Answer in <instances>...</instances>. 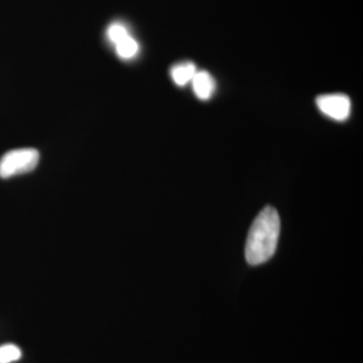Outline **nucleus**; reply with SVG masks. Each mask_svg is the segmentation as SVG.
<instances>
[{"label":"nucleus","mask_w":363,"mask_h":363,"mask_svg":"<svg viewBox=\"0 0 363 363\" xmlns=\"http://www.w3.org/2000/svg\"><path fill=\"white\" fill-rule=\"evenodd\" d=\"M281 219L274 207L267 206L253 220L245 245V259L250 266H259L274 257L278 247Z\"/></svg>","instance_id":"f257e3e1"},{"label":"nucleus","mask_w":363,"mask_h":363,"mask_svg":"<svg viewBox=\"0 0 363 363\" xmlns=\"http://www.w3.org/2000/svg\"><path fill=\"white\" fill-rule=\"evenodd\" d=\"M40 161V152L35 149H18L7 152L0 159V178L30 173L37 168Z\"/></svg>","instance_id":"f03ea898"},{"label":"nucleus","mask_w":363,"mask_h":363,"mask_svg":"<svg viewBox=\"0 0 363 363\" xmlns=\"http://www.w3.org/2000/svg\"><path fill=\"white\" fill-rule=\"evenodd\" d=\"M316 104L322 113L334 121H344L350 116L351 100L347 95L340 93L321 95L317 97Z\"/></svg>","instance_id":"7ed1b4c3"},{"label":"nucleus","mask_w":363,"mask_h":363,"mask_svg":"<svg viewBox=\"0 0 363 363\" xmlns=\"http://www.w3.org/2000/svg\"><path fill=\"white\" fill-rule=\"evenodd\" d=\"M192 84L196 96L201 100L210 99L216 89L214 78L207 71L197 72L193 78Z\"/></svg>","instance_id":"20e7f679"},{"label":"nucleus","mask_w":363,"mask_h":363,"mask_svg":"<svg viewBox=\"0 0 363 363\" xmlns=\"http://www.w3.org/2000/svg\"><path fill=\"white\" fill-rule=\"evenodd\" d=\"M197 73V68L192 62H184L178 64L172 68L171 76L176 85L183 87L189 82H192L195 74Z\"/></svg>","instance_id":"39448f33"},{"label":"nucleus","mask_w":363,"mask_h":363,"mask_svg":"<svg viewBox=\"0 0 363 363\" xmlns=\"http://www.w3.org/2000/svg\"><path fill=\"white\" fill-rule=\"evenodd\" d=\"M114 45H116V52L119 58L123 60L135 58L138 51H140V45L130 35H126Z\"/></svg>","instance_id":"423d86ee"},{"label":"nucleus","mask_w":363,"mask_h":363,"mask_svg":"<svg viewBox=\"0 0 363 363\" xmlns=\"http://www.w3.org/2000/svg\"><path fill=\"white\" fill-rule=\"evenodd\" d=\"M20 347L14 344H6L0 346V363H13L18 362L21 358Z\"/></svg>","instance_id":"0eeeda50"},{"label":"nucleus","mask_w":363,"mask_h":363,"mask_svg":"<svg viewBox=\"0 0 363 363\" xmlns=\"http://www.w3.org/2000/svg\"><path fill=\"white\" fill-rule=\"evenodd\" d=\"M128 35H130V33L123 23H112L107 30V38L113 45H116L117 42L123 40Z\"/></svg>","instance_id":"6e6552de"}]
</instances>
